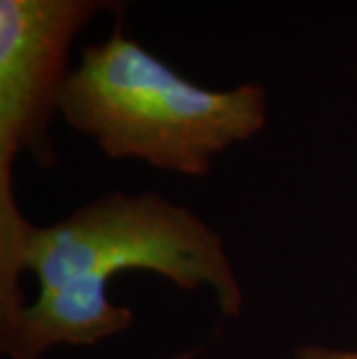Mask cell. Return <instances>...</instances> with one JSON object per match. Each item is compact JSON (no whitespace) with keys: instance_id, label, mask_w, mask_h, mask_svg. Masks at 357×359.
<instances>
[{"instance_id":"obj_1","label":"cell","mask_w":357,"mask_h":359,"mask_svg":"<svg viewBox=\"0 0 357 359\" xmlns=\"http://www.w3.org/2000/svg\"><path fill=\"white\" fill-rule=\"evenodd\" d=\"M33 273L37 297L0 346L10 359H40L58 346H95L130 330V309L116 306L114 273L151 271L188 292L207 287L218 309L237 318L244 292L214 227L158 193H107L51 225H30L17 259Z\"/></svg>"},{"instance_id":"obj_2","label":"cell","mask_w":357,"mask_h":359,"mask_svg":"<svg viewBox=\"0 0 357 359\" xmlns=\"http://www.w3.org/2000/svg\"><path fill=\"white\" fill-rule=\"evenodd\" d=\"M267 102V88L253 81L197 86L116 26L65 74L58 116L112 160L204 177L220 154L264 128Z\"/></svg>"},{"instance_id":"obj_3","label":"cell","mask_w":357,"mask_h":359,"mask_svg":"<svg viewBox=\"0 0 357 359\" xmlns=\"http://www.w3.org/2000/svg\"><path fill=\"white\" fill-rule=\"evenodd\" d=\"M133 0H0V294H21L17 259L30 223L14 197V163L28 154L56 165L51 121L65 81L67 51L95 14L123 21Z\"/></svg>"},{"instance_id":"obj_4","label":"cell","mask_w":357,"mask_h":359,"mask_svg":"<svg viewBox=\"0 0 357 359\" xmlns=\"http://www.w3.org/2000/svg\"><path fill=\"white\" fill-rule=\"evenodd\" d=\"M295 359H357V350H337L325 346H302Z\"/></svg>"}]
</instances>
